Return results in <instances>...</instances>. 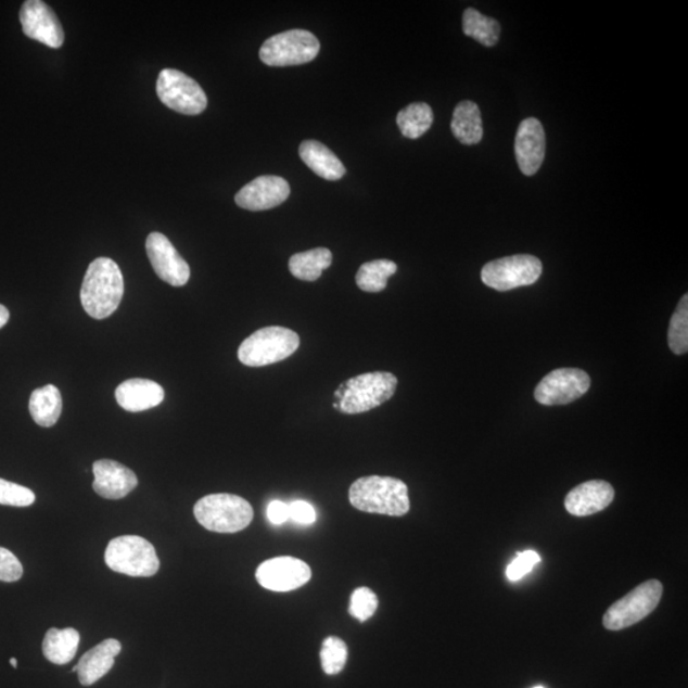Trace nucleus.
I'll return each mask as SVG.
<instances>
[{"instance_id": "f257e3e1", "label": "nucleus", "mask_w": 688, "mask_h": 688, "mask_svg": "<svg viewBox=\"0 0 688 688\" xmlns=\"http://www.w3.org/2000/svg\"><path fill=\"white\" fill-rule=\"evenodd\" d=\"M124 295V277L109 258L94 259L84 278L80 303L91 318L102 320L118 309Z\"/></svg>"}, {"instance_id": "f03ea898", "label": "nucleus", "mask_w": 688, "mask_h": 688, "mask_svg": "<svg viewBox=\"0 0 688 688\" xmlns=\"http://www.w3.org/2000/svg\"><path fill=\"white\" fill-rule=\"evenodd\" d=\"M349 501L357 510L390 517H404L411 508L406 483L380 475L358 479L349 488Z\"/></svg>"}, {"instance_id": "7ed1b4c3", "label": "nucleus", "mask_w": 688, "mask_h": 688, "mask_svg": "<svg viewBox=\"0 0 688 688\" xmlns=\"http://www.w3.org/2000/svg\"><path fill=\"white\" fill-rule=\"evenodd\" d=\"M398 379L392 372H368L346 380L334 392L340 412L358 415L369 412L394 397Z\"/></svg>"}, {"instance_id": "20e7f679", "label": "nucleus", "mask_w": 688, "mask_h": 688, "mask_svg": "<svg viewBox=\"0 0 688 688\" xmlns=\"http://www.w3.org/2000/svg\"><path fill=\"white\" fill-rule=\"evenodd\" d=\"M194 515L204 528L217 533H237L253 522L252 505L230 494L204 496L194 507Z\"/></svg>"}, {"instance_id": "39448f33", "label": "nucleus", "mask_w": 688, "mask_h": 688, "mask_svg": "<svg viewBox=\"0 0 688 688\" xmlns=\"http://www.w3.org/2000/svg\"><path fill=\"white\" fill-rule=\"evenodd\" d=\"M300 336L284 327H267L256 331L240 344L239 360L251 368L272 365L294 355Z\"/></svg>"}, {"instance_id": "423d86ee", "label": "nucleus", "mask_w": 688, "mask_h": 688, "mask_svg": "<svg viewBox=\"0 0 688 688\" xmlns=\"http://www.w3.org/2000/svg\"><path fill=\"white\" fill-rule=\"evenodd\" d=\"M105 562L115 573L136 577L153 576L160 569L155 547L138 536H123L110 542Z\"/></svg>"}, {"instance_id": "0eeeda50", "label": "nucleus", "mask_w": 688, "mask_h": 688, "mask_svg": "<svg viewBox=\"0 0 688 688\" xmlns=\"http://www.w3.org/2000/svg\"><path fill=\"white\" fill-rule=\"evenodd\" d=\"M662 596L661 582L651 579L640 584L610 607L603 617L604 627L610 632H619L638 624L657 609Z\"/></svg>"}, {"instance_id": "6e6552de", "label": "nucleus", "mask_w": 688, "mask_h": 688, "mask_svg": "<svg viewBox=\"0 0 688 688\" xmlns=\"http://www.w3.org/2000/svg\"><path fill=\"white\" fill-rule=\"evenodd\" d=\"M320 42L306 30L278 34L263 43L259 58L269 67H290L309 63L317 58Z\"/></svg>"}, {"instance_id": "1a4fd4ad", "label": "nucleus", "mask_w": 688, "mask_h": 688, "mask_svg": "<svg viewBox=\"0 0 688 688\" xmlns=\"http://www.w3.org/2000/svg\"><path fill=\"white\" fill-rule=\"evenodd\" d=\"M544 266L536 256L519 254L487 263L482 268V282L496 291H510L539 280Z\"/></svg>"}, {"instance_id": "9d476101", "label": "nucleus", "mask_w": 688, "mask_h": 688, "mask_svg": "<svg viewBox=\"0 0 688 688\" xmlns=\"http://www.w3.org/2000/svg\"><path fill=\"white\" fill-rule=\"evenodd\" d=\"M156 90L161 102L180 114L200 115L208 105L207 94L200 84L177 69L161 71Z\"/></svg>"}, {"instance_id": "9b49d317", "label": "nucleus", "mask_w": 688, "mask_h": 688, "mask_svg": "<svg viewBox=\"0 0 688 688\" xmlns=\"http://www.w3.org/2000/svg\"><path fill=\"white\" fill-rule=\"evenodd\" d=\"M590 378L581 369H559L550 372L534 391V398L544 406H565L589 391Z\"/></svg>"}, {"instance_id": "f8f14e48", "label": "nucleus", "mask_w": 688, "mask_h": 688, "mask_svg": "<svg viewBox=\"0 0 688 688\" xmlns=\"http://www.w3.org/2000/svg\"><path fill=\"white\" fill-rule=\"evenodd\" d=\"M22 31L33 40L51 49H60L64 42V31L60 18L46 2L27 0L20 12Z\"/></svg>"}, {"instance_id": "ddd939ff", "label": "nucleus", "mask_w": 688, "mask_h": 688, "mask_svg": "<svg viewBox=\"0 0 688 688\" xmlns=\"http://www.w3.org/2000/svg\"><path fill=\"white\" fill-rule=\"evenodd\" d=\"M151 266L164 282L181 288L189 282L190 267L164 233L152 232L145 240Z\"/></svg>"}, {"instance_id": "4468645a", "label": "nucleus", "mask_w": 688, "mask_h": 688, "mask_svg": "<svg viewBox=\"0 0 688 688\" xmlns=\"http://www.w3.org/2000/svg\"><path fill=\"white\" fill-rule=\"evenodd\" d=\"M255 577L263 588L273 591H290L304 587L310 581L311 570L302 560L276 558L263 562L256 570Z\"/></svg>"}, {"instance_id": "2eb2a0df", "label": "nucleus", "mask_w": 688, "mask_h": 688, "mask_svg": "<svg viewBox=\"0 0 688 688\" xmlns=\"http://www.w3.org/2000/svg\"><path fill=\"white\" fill-rule=\"evenodd\" d=\"M291 188L288 181L273 175H266L249 182L235 195L240 208L253 212L272 209L288 201Z\"/></svg>"}, {"instance_id": "dca6fc26", "label": "nucleus", "mask_w": 688, "mask_h": 688, "mask_svg": "<svg viewBox=\"0 0 688 688\" xmlns=\"http://www.w3.org/2000/svg\"><path fill=\"white\" fill-rule=\"evenodd\" d=\"M515 156L519 168L533 177L537 174L546 156V135L544 126L536 118H528L521 123L515 138Z\"/></svg>"}, {"instance_id": "f3484780", "label": "nucleus", "mask_w": 688, "mask_h": 688, "mask_svg": "<svg viewBox=\"0 0 688 688\" xmlns=\"http://www.w3.org/2000/svg\"><path fill=\"white\" fill-rule=\"evenodd\" d=\"M93 489L107 500H120L138 486L133 471L115 460L101 459L93 464Z\"/></svg>"}, {"instance_id": "a211bd4d", "label": "nucleus", "mask_w": 688, "mask_h": 688, "mask_svg": "<svg viewBox=\"0 0 688 688\" xmlns=\"http://www.w3.org/2000/svg\"><path fill=\"white\" fill-rule=\"evenodd\" d=\"M614 489L609 482L593 480L576 486L568 494L565 508L571 515L588 517L610 507Z\"/></svg>"}, {"instance_id": "6ab92c4d", "label": "nucleus", "mask_w": 688, "mask_h": 688, "mask_svg": "<svg viewBox=\"0 0 688 688\" xmlns=\"http://www.w3.org/2000/svg\"><path fill=\"white\" fill-rule=\"evenodd\" d=\"M115 398L128 412H143L163 404L164 387L149 379H129L116 387Z\"/></svg>"}, {"instance_id": "aec40b11", "label": "nucleus", "mask_w": 688, "mask_h": 688, "mask_svg": "<svg viewBox=\"0 0 688 688\" xmlns=\"http://www.w3.org/2000/svg\"><path fill=\"white\" fill-rule=\"evenodd\" d=\"M122 644L115 639H107L87 651L77 664L80 685L91 686L106 676L113 668L115 658L120 654Z\"/></svg>"}, {"instance_id": "412c9836", "label": "nucleus", "mask_w": 688, "mask_h": 688, "mask_svg": "<svg viewBox=\"0 0 688 688\" xmlns=\"http://www.w3.org/2000/svg\"><path fill=\"white\" fill-rule=\"evenodd\" d=\"M298 152L307 167L320 178L335 181L346 175V167L341 163V160L323 143L313 141V139L304 141L300 145Z\"/></svg>"}, {"instance_id": "4be33fe9", "label": "nucleus", "mask_w": 688, "mask_h": 688, "mask_svg": "<svg viewBox=\"0 0 688 688\" xmlns=\"http://www.w3.org/2000/svg\"><path fill=\"white\" fill-rule=\"evenodd\" d=\"M33 420L41 428H51L60 420L63 409L61 391L55 385L48 384L31 394L28 405Z\"/></svg>"}, {"instance_id": "5701e85b", "label": "nucleus", "mask_w": 688, "mask_h": 688, "mask_svg": "<svg viewBox=\"0 0 688 688\" xmlns=\"http://www.w3.org/2000/svg\"><path fill=\"white\" fill-rule=\"evenodd\" d=\"M451 131L460 143L477 144L482 141L483 128L481 112L472 101H462L454 110Z\"/></svg>"}, {"instance_id": "b1692460", "label": "nucleus", "mask_w": 688, "mask_h": 688, "mask_svg": "<svg viewBox=\"0 0 688 688\" xmlns=\"http://www.w3.org/2000/svg\"><path fill=\"white\" fill-rule=\"evenodd\" d=\"M79 640L75 628H50L42 642V653L51 663L67 664L76 657Z\"/></svg>"}, {"instance_id": "393cba45", "label": "nucleus", "mask_w": 688, "mask_h": 688, "mask_svg": "<svg viewBox=\"0 0 688 688\" xmlns=\"http://www.w3.org/2000/svg\"><path fill=\"white\" fill-rule=\"evenodd\" d=\"M333 255L327 247L297 253L291 256L289 268L298 280L314 282L319 280L324 270L332 266Z\"/></svg>"}, {"instance_id": "a878e982", "label": "nucleus", "mask_w": 688, "mask_h": 688, "mask_svg": "<svg viewBox=\"0 0 688 688\" xmlns=\"http://www.w3.org/2000/svg\"><path fill=\"white\" fill-rule=\"evenodd\" d=\"M434 123V113L424 102H415L402 109L397 115V124L400 133L409 139H419Z\"/></svg>"}, {"instance_id": "bb28decb", "label": "nucleus", "mask_w": 688, "mask_h": 688, "mask_svg": "<svg viewBox=\"0 0 688 688\" xmlns=\"http://www.w3.org/2000/svg\"><path fill=\"white\" fill-rule=\"evenodd\" d=\"M463 33L482 46L493 48L499 42L501 26L495 18L483 16L477 10L468 9L463 14Z\"/></svg>"}, {"instance_id": "cd10ccee", "label": "nucleus", "mask_w": 688, "mask_h": 688, "mask_svg": "<svg viewBox=\"0 0 688 688\" xmlns=\"http://www.w3.org/2000/svg\"><path fill=\"white\" fill-rule=\"evenodd\" d=\"M397 265L392 260L379 259L365 263L358 269L356 283L365 292H382L386 289L390 277L397 273Z\"/></svg>"}, {"instance_id": "c85d7f7f", "label": "nucleus", "mask_w": 688, "mask_h": 688, "mask_svg": "<svg viewBox=\"0 0 688 688\" xmlns=\"http://www.w3.org/2000/svg\"><path fill=\"white\" fill-rule=\"evenodd\" d=\"M668 344L673 354L685 355L688 351V296L680 298L672 315Z\"/></svg>"}, {"instance_id": "c756f323", "label": "nucleus", "mask_w": 688, "mask_h": 688, "mask_svg": "<svg viewBox=\"0 0 688 688\" xmlns=\"http://www.w3.org/2000/svg\"><path fill=\"white\" fill-rule=\"evenodd\" d=\"M321 667L329 676L339 675L347 663L348 649L346 642L336 636H329L320 651Z\"/></svg>"}, {"instance_id": "7c9ffc66", "label": "nucleus", "mask_w": 688, "mask_h": 688, "mask_svg": "<svg viewBox=\"0 0 688 688\" xmlns=\"http://www.w3.org/2000/svg\"><path fill=\"white\" fill-rule=\"evenodd\" d=\"M379 600L374 591L369 588H358L351 596L349 613L358 621L365 622L374 616Z\"/></svg>"}, {"instance_id": "2f4dec72", "label": "nucleus", "mask_w": 688, "mask_h": 688, "mask_svg": "<svg viewBox=\"0 0 688 688\" xmlns=\"http://www.w3.org/2000/svg\"><path fill=\"white\" fill-rule=\"evenodd\" d=\"M35 500L36 496L30 488L0 479V505L26 508L30 507Z\"/></svg>"}, {"instance_id": "473e14b6", "label": "nucleus", "mask_w": 688, "mask_h": 688, "mask_svg": "<svg viewBox=\"0 0 688 688\" xmlns=\"http://www.w3.org/2000/svg\"><path fill=\"white\" fill-rule=\"evenodd\" d=\"M540 561L539 555L534 551L518 553L517 559L510 563L507 570L509 581H521Z\"/></svg>"}, {"instance_id": "72a5a7b5", "label": "nucleus", "mask_w": 688, "mask_h": 688, "mask_svg": "<svg viewBox=\"0 0 688 688\" xmlns=\"http://www.w3.org/2000/svg\"><path fill=\"white\" fill-rule=\"evenodd\" d=\"M24 575L22 563L7 548L0 547V582L13 583Z\"/></svg>"}, {"instance_id": "f704fd0d", "label": "nucleus", "mask_w": 688, "mask_h": 688, "mask_svg": "<svg viewBox=\"0 0 688 688\" xmlns=\"http://www.w3.org/2000/svg\"><path fill=\"white\" fill-rule=\"evenodd\" d=\"M290 508V518L294 519V521L298 524H313L317 521V512L311 507L309 502L306 501H295L289 505Z\"/></svg>"}, {"instance_id": "c9c22d12", "label": "nucleus", "mask_w": 688, "mask_h": 688, "mask_svg": "<svg viewBox=\"0 0 688 688\" xmlns=\"http://www.w3.org/2000/svg\"><path fill=\"white\" fill-rule=\"evenodd\" d=\"M267 514L270 523L277 525L283 524L290 519L289 505L282 501H272L269 504Z\"/></svg>"}, {"instance_id": "e433bc0d", "label": "nucleus", "mask_w": 688, "mask_h": 688, "mask_svg": "<svg viewBox=\"0 0 688 688\" xmlns=\"http://www.w3.org/2000/svg\"><path fill=\"white\" fill-rule=\"evenodd\" d=\"M10 320V311L4 305H0V329H2Z\"/></svg>"}, {"instance_id": "4c0bfd02", "label": "nucleus", "mask_w": 688, "mask_h": 688, "mask_svg": "<svg viewBox=\"0 0 688 688\" xmlns=\"http://www.w3.org/2000/svg\"><path fill=\"white\" fill-rule=\"evenodd\" d=\"M10 662L13 668H17L18 663L16 658H12Z\"/></svg>"}, {"instance_id": "58836bf2", "label": "nucleus", "mask_w": 688, "mask_h": 688, "mask_svg": "<svg viewBox=\"0 0 688 688\" xmlns=\"http://www.w3.org/2000/svg\"><path fill=\"white\" fill-rule=\"evenodd\" d=\"M534 688H545V687H542V686H537V687H534Z\"/></svg>"}]
</instances>
